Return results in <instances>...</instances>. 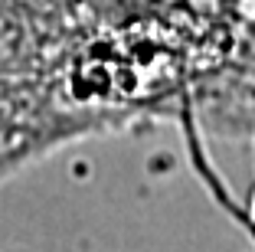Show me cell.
I'll return each mask as SVG.
<instances>
[{
  "mask_svg": "<svg viewBox=\"0 0 255 252\" xmlns=\"http://www.w3.org/2000/svg\"><path fill=\"white\" fill-rule=\"evenodd\" d=\"M102 20L89 0H0V171L102 128Z\"/></svg>",
  "mask_w": 255,
  "mask_h": 252,
  "instance_id": "obj_1",
  "label": "cell"
}]
</instances>
